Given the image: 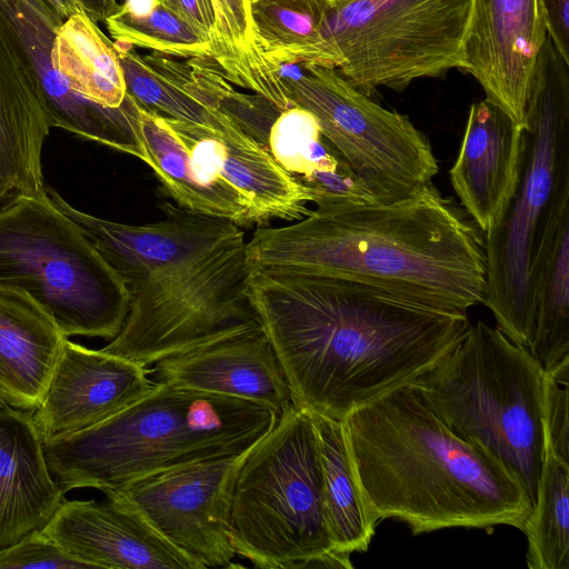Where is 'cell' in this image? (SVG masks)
<instances>
[{
	"mask_svg": "<svg viewBox=\"0 0 569 569\" xmlns=\"http://www.w3.org/2000/svg\"><path fill=\"white\" fill-rule=\"evenodd\" d=\"M248 293L292 405L340 421L409 386L470 327L463 311L349 279L280 268H250Z\"/></svg>",
	"mask_w": 569,
	"mask_h": 569,
	"instance_id": "cell-1",
	"label": "cell"
},
{
	"mask_svg": "<svg viewBox=\"0 0 569 569\" xmlns=\"http://www.w3.org/2000/svg\"><path fill=\"white\" fill-rule=\"evenodd\" d=\"M124 281L129 310L101 350L142 367L262 327L248 293L241 226L164 202L163 219L126 224L79 211L47 187Z\"/></svg>",
	"mask_w": 569,
	"mask_h": 569,
	"instance_id": "cell-2",
	"label": "cell"
},
{
	"mask_svg": "<svg viewBox=\"0 0 569 569\" xmlns=\"http://www.w3.org/2000/svg\"><path fill=\"white\" fill-rule=\"evenodd\" d=\"M479 231L432 184L405 202L317 207L296 223L259 227L246 253L250 268L349 279L467 312L486 291Z\"/></svg>",
	"mask_w": 569,
	"mask_h": 569,
	"instance_id": "cell-3",
	"label": "cell"
},
{
	"mask_svg": "<svg viewBox=\"0 0 569 569\" xmlns=\"http://www.w3.org/2000/svg\"><path fill=\"white\" fill-rule=\"evenodd\" d=\"M342 422L356 479L378 522L402 521L413 535L523 529L532 502L521 479L488 449L455 435L409 386Z\"/></svg>",
	"mask_w": 569,
	"mask_h": 569,
	"instance_id": "cell-4",
	"label": "cell"
},
{
	"mask_svg": "<svg viewBox=\"0 0 569 569\" xmlns=\"http://www.w3.org/2000/svg\"><path fill=\"white\" fill-rule=\"evenodd\" d=\"M277 420L271 409L254 402L156 382L104 422L44 441L43 451L64 493L76 488L106 492L179 467L241 455Z\"/></svg>",
	"mask_w": 569,
	"mask_h": 569,
	"instance_id": "cell-5",
	"label": "cell"
},
{
	"mask_svg": "<svg viewBox=\"0 0 569 569\" xmlns=\"http://www.w3.org/2000/svg\"><path fill=\"white\" fill-rule=\"evenodd\" d=\"M569 199V62L547 36L536 60L523 126L517 189L486 232L482 303L498 328L529 348L533 260L556 208Z\"/></svg>",
	"mask_w": 569,
	"mask_h": 569,
	"instance_id": "cell-6",
	"label": "cell"
},
{
	"mask_svg": "<svg viewBox=\"0 0 569 569\" xmlns=\"http://www.w3.org/2000/svg\"><path fill=\"white\" fill-rule=\"evenodd\" d=\"M409 387L455 435L511 469L533 506L545 459L543 370L529 348L478 321Z\"/></svg>",
	"mask_w": 569,
	"mask_h": 569,
	"instance_id": "cell-7",
	"label": "cell"
},
{
	"mask_svg": "<svg viewBox=\"0 0 569 569\" xmlns=\"http://www.w3.org/2000/svg\"><path fill=\"white\" fill-rule=\"evenodd\" d=\"M230 539L262 569L353 568L327 518L316 428L292 406L244 455L232 493Z\"/></svg>",
	"mask_w": 569,
	"mask_h": 569,
	"instance_id": "cell-8",
	"label": "cell"
},
{
	"mask_svg": "<svg viewBox=\"0 0 569 569\" xmlns=\"http://www.w3.org/2000/svg\"><path fill=\"white\" fill-rule=\"evenodd\" d=\"M0 286L29 293L66 337L112 340L129 310L122 278L48 194L0 206Z\"/></svg>",
	"mask_w": 569,
	"mask_h": 569,
	"instance_id": "cell-9",
	"label": "cell"
},
{
	"mask_svg": "<svg viewBox=\"0 0 569 569\" xmlns=\"http://www.w3.org/2000/svg\"><path fill=\"white\" fill-rule=\"evenodd\" d=\"M473 0H333L315 64L370 96L465 67Z\"/></svg>",
	"mask_w": 569,
	"mask_h": 569,
	"instance_id": "cell-10",
	"label": "cell"
},
{
	"mask_svg": "<svg viewBox=\"0 0 569 569\" xmlns=\"http://www.w3.org/2000/svg\"><path fill=\"white\" fill-rule=\"evenodd\" d=\"M295 67H282L291 104L316 117L323 138L379 203L405 202L432 186L438 161L407 116L373 102L337 69Z\"/></svg>",
	"mask_w": 569,
	"mask_h": 569,
	"instance_id": "cell-11",
	"label": "cell"
},
{
	"mask_svg": "<svg viewBox=\"0 0 569 569\" xmlns=\"http://www.w3.org/2000/svg\"><path fill=\"white\" fill-rule=\"evenodd\" d=\"M246 452L163 471L103 493L142 517L197 569L236 567L230 512Z\"/></svg>",
	"mask_w": 569,
	"mask_h": 569,
	"instance_id": "cell-12",
	"label": "cell"
},
{
	"mask_svg": "<svg viewBox=\"0 0 569 569\" xmlns=\"http://www.w3.org/2000/svg\"><path fill=\"white\" fill-rule=\"evenodd\" d=\"M163 118L184 143L196 173L206 181L229 186L243 198L250 224L300 220L312 211L308 208L313 202L311 190L237 122L214 129Z\"/></svg>",
	"mask_w": 569,
	"mask_h": 569,
	"instance_id": "cell-13",
	"label": "cell"
},
{
	"mask_svg": "<svg viewBox=\"0 0 569 569\" xmlns=\"http://www.w3.org/2000/svg\"><path fill=\"white\" fill-rule=\"evenodd\" d=\"M150 370L124 358L66 340L40 405L32 411L44 441L98 426L154 386Z\"/></svg>",
	"mask_w": 569,
	"mask_h": 569,
	"instance_id": "cell-14",
	"label": "cell"
},
{
	"mask_svg": "<svg viewBox=\"0 0 569 569\" xmlns=\"http://www.w3.org/2000/svg\"><path fill=\"white\" fill-rule=\"evenodd\" d=\"M547 37L539 0H473L465 67L486 99L525 126L532 74Z\"/></svg>",
	"mask_w": 569,
	"mask_h": 569,
	"instance_id": "cell-15",
	"label": "cell"
},
{
	"mask_svg": "<svg viewBox=\"0 0 569 569\" xmlns=\"http://www.w3.org/2000/svg\"><path fill=\"white\" fill-rule=\"evenodd\" d=\"M150 372L156 382L254 402L278 418L293 406L288 380L262 327L161 359Z\"/></svg>",
	"mask_w": 569,
	"mask_h": 569,
	"instance_id": "cell-16",
	"label": "cell"
},
{
	"mask_svg": "<svg viewBox=\"0 0 569 569\" xmlns=\"http://www.w3.org/2000/svg\"><path fill=\"white\" fill-rule=\"evenodd\" d=\"M41 532L90 568L197 569L128 507L104 501L62 499Z\"/></svg>",
	"mask_w": 569,
	"mask_h": 569,
	"instance_id": "cell-17",
	"label": "cell"
},
{
	"mask_svg": "<svg viewBox=\"0 0 569 569\" xmlns=\"http://www.w3.org/2000/svg\"><path fill=\"white\" fill-rule=\"evenodd\" d=\"M51 127L37 71L0 6V201L47 194L41 151Z\"/></svg>",
	"mask_w": 569,
	"mask_h": 569,
	"instance_id": "cell-18",
	"label": "cell"
},
{
	"mask_svg": "<svg viewBox=\"0 0 569 569\" xmlns=\"http://www.w3.org/2000/svg\"><path fill=\"white\" fill-rule=\"evenodd\" d=\"M522 149L523 126L487 99L470 106L449 176L467 214L485 233L517 189Z\"/></svg>",
	"mask_w": 569,
	"mask_h": 569,
	"instance_id": "cell-19",
	"label": "cell"
},
{
	"mask_svg": "<svg viewBox=\"0 0 569 569\" xmlns=\"http://www.w3.org/2000/svg\"><path fill=\"white\" fill-rule=\"evenodd\" d=\"M63 496L32 411L0 407V549L46 526Z\"/></svg>",
	"mask_w": 569,
	"mask_h": 569,
	"instance_id": "cell-20",
	"label": "cell"
},
{
	"mask_svg": "<svg viewBox=\"0 0 569 569\" xmlns=\"http://www.w3.org/2000/svg\"><path fill=\"white\" fill-rule=\"evenodd\" d=\"M37 71L52 127L128 153L132 141L129 100L118 108L92 102L76 92L54 69L51 48L56 30L22 0H0Z\"/></svg>",
	"mask_w": 569,
	"mask_h": 569,
	"instance_id": "cell-21",
	"label": "cell"
},
{
	"mask_svg": "<svg viewBox=\"0 0 569 569\" xmlns=\"http://www.w3.org/2000/svg\"><path fill=\"white\" fill-rule=\"evenodd\" d=\"M68 339L26 291L0 286V398L33 411Z\"/></svg>",
	"mask_w": 569,
	"mask_h": 569,
	"instance_id": "cell-22",
	"label": "cell"
},
{
	"mask_svg": "<svg viewBox=\"0 0 569 569\" xmlns=\"http://www.w3.org/2000/svg\"><path fill=\"white\" fill-rule=\"evenodd\" d=\"M130 121L133 142L128 153L152 169L179 207L239 226L250 224L243 198L229 186L206 181L196 173L184 143L162 116L131 97Z\"/></svg>",
	"mask_w": 569,
	"mask_h": 569,
	"instance_id": "cell-23",
	"label": "cell"
},
{
	"mask_svg": "<svg viewBox=\"0 0 569 569\" xmlns=\"http://www.w3.org/2000/svg\"><path fill=\"white\" fill-rule=\"evenodd\" d=\"M535 325L529 350L543 371L569 361V199L551 214L531 273Z\"/></svg>",
	"mask_w": 569,
	"mask_h": 569,
	"instance_id": "cell-24",
	"label": "cell"
},
{
	"mask_svg": "<svg viewBox=\"0 0 569 569\" xmlns=\"http://www.w3.org/2000/svg\"><path fill=\"white\" fill-rule=\"evenodd\" d=\"M211 59L224 77L264 98L279 111L292 107L282 66L268 59L259 39L251 0H211Z\"/></svg>",
	"mask_w": 569,
	"mask_h": 569,
	"instance_id": "cell-25",
	"label": "cell"
},
{
	"mask_svg": "<svg viewBox=\"0 0 569 569\" xmlns=\"http://www.w3.org/2000/svg\"><path fill=\"white\" fill-rule=\"evenodd\" d=\"M51 61L83 98L109 108L124 101L127 89L114 43L80 10L56 30Z\"/></svg>",
	"mask_w": 569,
	"mask_h": 569,
	"instance_id": "cell-26",
	"label": "cell"
},
{
	"mask_svg": "<svg viewBox=\"0 0 569 569\" xmlns=\"http://www.w3.org/2000/svg\"><path fill=\"white\" fill-rule=\"evenodd\" d=\"M310 416L318 437L327 518L335 547L348 555L366 551L378 521L369 512L356 479L343 422Z\"/></svg>",
	"mask_w": 569,
	"mask_h": 569,
	"instance_id": "cell-27",
	"label": "cell"
},
{
	"mask_svg": "<svg viewBox=\"0 0 569 569\" xmlns=\"http://www.w3.org/2000/svg\"><path fill=\"white\" fill-rule=\"evenodd\" d=\"M332 2L251 0L253 22L268 59L278 66H313Z\"/></svg>",
	"mask_w": 569,
	"mask_h": 569,
	"instance_id": "cell-28",
	"label": "cell"
},
{
	"mask_svg": "<svg viewBox=\"0 0 569 569\" xmlns=\"http://www.w3.org/2000/svg\"><path fill=\"white\" fill-rule=\"evenodd\" d=\"M103 23L120 46L173 58L211 59L209 39L159 0H122Z\"/></svg>",
	"mask_w": 569,
	"mask_h": 569,
	"instance_id": "cell-29",
	"label": "cell"
},
{
	"mask_svg": "<svg viewBox=\"0 0 569 569\" xmlns=\"http://www.w3.org/2000/svg\"><path fill=\"white\" fill-rule=\"evenodd\" d=\"M569 462L545 447L536 501L522 531L530 569H569Z\"/></svg>",
	"mask_w": 569,
	"mask_h": 569,
	"instance_id": "cell-30",
	"label": "cell"
},
{
	"mask_svg": "<svg viewBox=\"0 0 569 569\" xmlns=\"http://www.w3.org/2000/svg\"><path fill=\"white\" fill-rule=\"evenodd\" d=\"M114 43V42H113ZM127 93L162 117L221 129L236 122L230 116L190 92L171 72L136 48L114 43Z\"/></svg>",
	"mask_w": 569,
	"mask_h": 569,
	"instance_id": "cell-31",
	"label": "cell"
},
{
	"mask_svg": "<svg viewBox=\"0 0 569 569\" xmlns=\"http://www.w3.org/2000/svg\"><path fill=\"white\" fill-rule=\"evenodd\" d=\"M267 148L274 160L297 179L315 171L333 170L340 158L323 138L316 117L298 106L277 116L268 132Z\"/></svg>",
	"mask_w": 569,
	"mask_h": 569,
	"instance_id": "cell-32",
	"label": "cell"
},
{
	"mask_svg": "<svg viewBox=\"0 0 569 569\" xmlns=\"http://www.w3.org/2000/svg\"><path fill=\"white\" fill-rule=\"evenodd\" d=\"M569 361L543 371L542 423L545 447L569 462Z\"/></svg>",
	"mask_w": 569,
	"mask_h": 569,
	"instance_id": "cell-33",
	"label": "cell"
},
{
	"mask_svg": "<svg viewBox=\"0 0 569 569\" xmlns=\"http://www.w3.org/2000/svg\"><path fill=\"white\" fill-rule=\"evenodd\" d=\"M89 569L86 562L66 553L41 530L0 549V569Z\"/></svg>",
	"mask_w": 569,
	"mask_h": 569,
	"instance_id": "cell-34",
	"label": "cell"
},
{
	"mask_svg": "<svg viewBox=\"0 0 569 569\" xmlns=\"http://www.w3.org/2000/svg\"><path fill=\"white\" fill-rule=\"evenodd\" d=\"M313 194L317 207L339 203L378 202L365 183L340 157L333 170L315 171L298 179Z\"/></svg>",
	"mask_w": 569,
	"mask_h": 569,
	"instance_id": "cell-35",
	"label": "cell"
},
{
	"mask_svg": "<svg viewBox=\"0 0 569 569\" xmlns=\"http://www.w3.org/2000/svg\"><path fill=\"white\" fill-rule=\"evenodd\" d=\"M547 36L569 62V0H539Z\"/></svg>",
	"mask_w": 569,
	"mask_h": 569,
	"instance_id": "cell-36",
	"label": "cell"
},
{
	"mask_svg": "<svg viewBox=\"0 0 569 569\" xmlns=\"http://www.w3.org/2000/svg\"><path fill=\"white\" fill-rule=\"evenodd\" d=\"M208 39L214 26L211 0H159Z\"/></svg>",
	"mask_w": 569,
	"mask_h": 569,
	"instance_id": "cell-37",
	"label": "cell"
},
{
	"mask_svg": "<svg viewBox=\"0 0 569 569\" xmlns=\"http://www.w3.org/2000/svg\"><path fill=\"white\" fill-rule=\"evenodd\" d=\"M77 8L94 22H104L119 7L118 0H73Z\"/></svg>",
	"mask_w": 569,
	"mask_h": 569,
	"instance_id": "cell-38",
	"label": "cell"
},
{
	"mask_svg": "<svg viewBox=\"0 0 569 569\" xmlns=\"http://www.w3.org/2000/svg\"><path fill=\"white\" fill-rule=\"evenodd\" d=\"M32 8L49 26L54 29L62 23V20L50 9L44 0H22Z\"/></svg>",
	"mask_w": 569,
	"mask_h": 569,
	"instance_id": "cell-39",
	"label": "cell"
},
{
	"mask_svg": "<svg viewBox=\"0 0 569 569\" xmlns=\"http://www.w3.org/2000/svg\"><path fill=\"white\" fill-rule=\"evenodd\" d=\"M44 2L62 21L79 11L73 0H44Z\"/></svg>",
	"mask_w": 569,
	"mask_h": 569,
	"instance_id": "cell-40",
	"label": "cell"
},
{
	"mask_svg": "<svg viewBox=\"0 0 569 569\" xmlns=\"http://www.w3.org/2000/svg\"><path fill=\"white\" fill-rule=\"evenodd\" d=\"M6 403L2 401V399L0 398V407L4 406Z\"/></svg>",
	"mask_w": 569,
	"mask_h": 569,
	"instance_id": "cell-41",
	"label": "cell"
}]
</instances>
